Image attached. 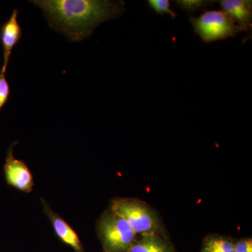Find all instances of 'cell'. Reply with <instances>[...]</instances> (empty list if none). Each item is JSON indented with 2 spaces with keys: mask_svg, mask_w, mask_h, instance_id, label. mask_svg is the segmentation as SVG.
I'll use <instances>...</instances> for the list:
<instances>
[{
  "mask_svg": "<svg viewBox=\"0 0 252 252\" xmlns=\"http://www.w3.org/2000/svg\"><path fill=\"white\" fill-rule=\"evenodd\" d=\"M235 241L229 237L207 235L204 238L200 252H235Z\"/></svg>",
  "mask_w": 252,
  "mask_h": 252,
  "instance_id": "cell-10",
  "label": "cell"
},
{
  "mask_svg": "<svg viewBox=\"0 0 252 252\" xmlns=\"http://www.w3.org/2000/svg\"><path fill=\"white\" fill-rule=\"evenodd\" d=\"M173 2L190 16L193 13L215 4L217 1L210 0H177L173 1Z\"/></svg>",
  "mask_w": 252,
  "mask_h": 252,
  "instance_id": "cell-11",
  "label": "cell"
},
{
  "mask_svg": "<svg viewBox=\"0 0 252 252\" xmlns=\"http://www.w3.org/2000/svg\"><path fill=\"white\" fill-rule=\"evenodd\" d=\"M11 89L5 77V72L0 70V112L9 99Z\"/></svg>",
  "mask_w": 252,
  "mask_h": 252,
  "instance_id": "cell-13",
  "label": "cell"
},
{
  "mask_svg": "<svg viewBox=\"0 0 252 252\" xmlns=\"http://www.w3.org/2000/svg\"><path fill=\"white\" fill-rule=\"evenodd\" d=\"M11 144L8 149L6 162L4 165V175L8 185L23 192L31 191L32 189V176L24 161L15 158L13 155V147Z\"/></svg>",
  "mask_w": 252,
  "mask_h": 252,
  "instance_id": "cell-5",
  "label": "cell"
},
{
  "mask_svg": "<svg viewBox=\"0 0 252 252\" xmlns=\"http://www.w3.org/2000/svg\"><path fill=\"white\" fill-rule=\"evenodd\" d=\"M50 220H51L56 235L62 242L71 247L76 252H85L82 244L76 232L68 225L65 220H62L57 215L50 210H46Z\"/></svg>",
  "mask_w": 252,
  "mask_h": 252,
  "instance_id": "cell-9",
  "label": "cell"
},
{
  "mask_svg": "<svg viewBox=\"0 0 252 252\" xmlns=\"http://www.w3.org/2000/svg\"><path fill=\"white\" fill-rule=\"evenodd\" d=\"M147 4L156 14L161 16L167 14L172 18L177 17V14L174 12L170 7V1L169 0H149Z\"/></svg>",
  "mask_w": 252,
  "mask_h": 252,
  "instance_id": "cell-12",
  "label": "cell"
},
{
  "mask_svg": "<svg viewBox=\"0 0 252 252\" xmlns=\"http://www.w3.org/2000/svg\"><path fill=\"white\" fill-rule=\"evenodd\" d=\"M127 252H176V250L163 233H158L137 238Z\"/></svg>",
  "mask_w": 252,
  "mask_h": 252,
  "instance_id": "cell-8",
  "label": "cell"
},
{
  "mask_svg": "<svg viewBox=\"0 0 252 252\" xmlns=\"http://www.w3.org/2000/svg\"><path fill=\"white\" fill-rule=\"evenodd\" d=\"M193 31L205 44L235 37L244 32L222 10L205 9L198 17L189 16Z\"/></svg>",
  "mask_w": 252,
  "mask_h": 252,
  "instance_id": "cell-3",
  "label": "cell"
},
{
  "mask_svg": "<svg viewBox=\"0 0 252 252\" xmlns=\"http://www.w3.org/2000/svg\"><path fill=\"white\" fill-rule=\"evenodd\" d=\"M111 210L130 225L137 235L162 233L160 219L147 204L132 198L113 200Z\"/></svg>",
  "mask_w": 252,
  "mask_h": 252,
  "instance_id": "cell-2",
  "label": "cell"
},
{
  "mask_svg": "<svg viewBox=\"0 0 252 252\" xmlns=\"http://www.w3.org/2000/svg\"><path fill=\"white\" fill-rule=\"evenodd\" d=\"M43 10L49 26L78 42L90 36L96 27L122 16L124 1L109 0H33Z\"/></svg>",
  "mask_w": 252,
  "mask_h": 252,
  "instance_id": "cell-1",
  "label": "cell"
},
{
  "mask_svg": "<svg viewBox=\"0 0 252 252\" xmlns=\"http://www.w3.org/2000/svg\"><path fill=\"white\" fill-rule=\"evenodd\" d=\"M235 252H252V238H241L235 242Z\"/></svg>",
  "mask_w": 252,
  "mask_h": 252,
  "instance_id": "cell-14",
  "label": "cell"
},
{
  "mask_svg": "<svg viewBox=\"0 0 252 252\" xmlns=\"http://www.w3.org/2000/svg\"><path fill=\"white\" fill-rule=\"evenodd\" d=\"M18 9H15L7 21L0 26V43L3 52V65L1 70L6 72L11 53L21 41L23 29L18 21Z\"/></svg>",
  "mask_w": 252,
  "mask_h": 252,
  "instance_id": "cell-6",
  "label": "cell"
},
{
  "mask_svg": "<svg viewBox=\"0 0 252 252\" xmlns=\"http://www.w3.org/2000/svg\"><path fill=\"white\" fill-rule=\"evenodd\" d=\"M98 234L104 252H127L137 238L126 220L112 210L101 217Z\"/></svg>",
  "mask_w": 252,
  "mask_h": 252,
  "instance_id": "cell-4",
  "label": "cell"
},
{
  "mask_svg": "<svg viewBox=\"0 0 252 252\" xmlns=\"http://www.w3.org/2000/svg\"><path fill=\"white\" fill-rule=\"evenodd\" d=\"M222 11L226 13L244 32L252 31V1L251 0H221L219 1Z\"/></svg>",
  "mask_w": 252,
  "mask_h": 252,
  "instance_id": "cell-7",
  "label": "cell"
}]
</instances>
